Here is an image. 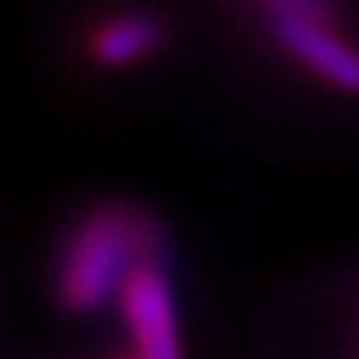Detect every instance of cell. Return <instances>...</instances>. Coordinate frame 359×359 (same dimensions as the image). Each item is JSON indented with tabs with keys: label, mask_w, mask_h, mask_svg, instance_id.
<instances>
[{
	"label": "cell",
	"mask_w": 359,
	"mask_h": 359,
	"mask_svg": "<svg viewBox=\"0 0 359 359\" xmlns=\"http://www.w3.org/2000/svg\"><path fill=\"white\" fill-rule=\"evenodd\" d=\"M269 32L279 49H286V56L297 60L304 70L346 95H359V46L342 39L325 18L272 14Z\"/></svg>",
	"instance_id": "3"
},
{
	"label": "cell",
	"mask_w": 359,
	"mask_h": 359,
	"mask_svg": "<svg viewBox=\"0 0 359 359\" xmlns=\"http://www.w3.org/2000/svg\"><path fill=\"white\" fill-rule=\"evenodd\" d=\"M164 231L129 203H102L74 220L56 248L53 290L63 311L98 314L122 293L133 269L164 248Z\"/></svg>",
	"instance_id": "1"
},
{
	"label": "cell",
	"mask_w": 359,
	"mask_h": 359,
	"mask_svg": "<svg viewBox=\"0 0 359 359\" xmlns=\"http://www.w3.org/2000/svg\"><path fill=\"white\" fill-rule=\"evenodd\" d=\"M272 7V14H300V18H332V0H262Z\"/></svg>",
	"instance_id": "5"
},
{
	"label": "cell",
	"mask_w": 359,
	"mask_h": 359,
	"mask_svg": "<svg viewBox=\"0 0 359 359\" xmlns=\"http://www.w3.org/2000/svg\"><path fill=\"white\" fill-rule=\"evenodd\" d=\"M133 359H136V356H133Z\"/></svg>",
	"instance_id": "6"
},
{
	"label": "cell",
	"mask_w": 359,
	"mask_h": 359,
	"mask_svg": "<svg viewBox=\"0 0 359 359\" xmlns=\"http://www.w3.org/2000/svg\"><path fill=\"white\" fill-rule=\"evenodd\" d=\"M119 311L136 359H185L175 290L168 276V244L133 269L119 293Z\"/></svg>",
	"instance_id": "2"
},
{
	"label": "cell",
	"mask_w": 359,
	"mask_h": 359,
	"mask_svg": "<svg viewBox=\"0 0 359 359\" xmlns=\"http://www.w3.org/2000/svg\"><path fill=\"white\" fill-rule=\"evenodd\" d=\"M164 39H168L164 18H157L150 11H122L91 32L88 49L98 67L116 70V67H133V63L154 56L164 46Z\"/></svg>",
	"instance_id": "4"
}]
</instances>
